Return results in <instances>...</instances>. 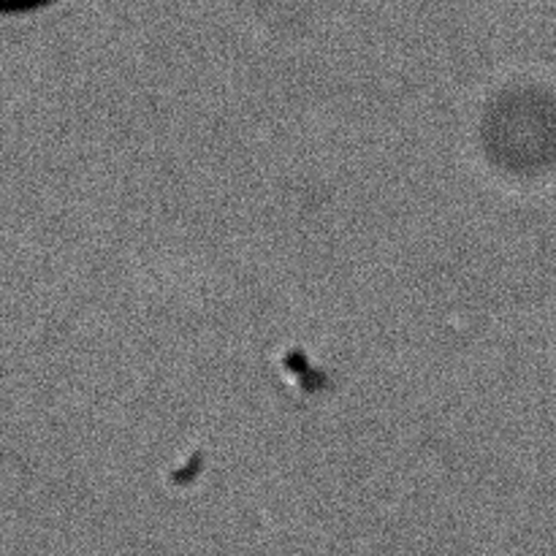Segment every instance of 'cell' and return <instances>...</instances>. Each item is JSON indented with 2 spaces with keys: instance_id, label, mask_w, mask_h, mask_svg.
<instances>
[{
  "instance_id": "1",
  "label": "cell",
  "mask_w": 556,
  "mask_h": 556,
  "mask_svg": "<svg viewBox=\"0 0 556 556\" xmlns=\"http://www.w3.org/2000/svg\"><path fill=\"white\" fill-rule=\"evenodd\" d=\"M52 3V0H0V11L3 14H16V11L41 9V5Z\"/></svg>"
}]
</instances>
